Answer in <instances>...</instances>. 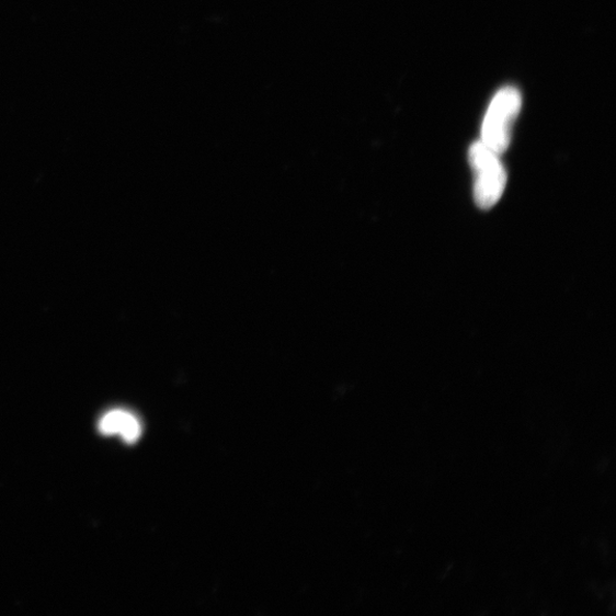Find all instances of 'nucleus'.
Instances as JSON below:
<instances>
[{
	"mask_svg": "<svg viewBox=\"0 0 616 616\" xmlns=\"http://www.w3.org/2000/svg\"><path fill=\"white\" fill-rule=\"evenodd\" d=\"M498 156L482 141L474 144L469 150V161L476 175L474 197L482 209L492 208L506 187L507 174Z\"/></svg>",
	"mask_w": 616,
	"mask_h": 616,
	"instance_id": "f257e3e1",
	"label": "nucleus"
},
{
	"mask_svg": "<svg viewBox=\"0 0 616 616\" xmlns=\"http://www.w3.org/2000/svg\"><path fill=\"white\" fill-rule=\"evenodd\" d=\"M522 105L520 92L505 88L492 100L482 128V142L497 155L511 144L512 127Z\"/></svg>",
	"mask_w": 616,
	"mask_h": 616,
	"instance_id": "f03ea898",
	"label": "nucleus"
},
{
	"mask_svg": "<svg viewBox=\"0 0 616 616\" xmlns=\"http://www.w3.org/2000/svg\"><path fill=\"white\" fill-rule=\"evenodd\" d=\"M99 431L104 435L118 434L127 443H135L142 434V426L132 413L124 410H112L100 420Z\"/></svg>",
	"mask_w": 616,
	"mask_h": 616,
	"instance_id": "7ed1b4c3",
	"label": "nucleus"
}]
</instances>
